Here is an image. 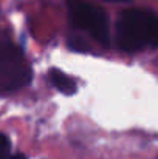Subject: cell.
<instances>
[{"label": "cell", "instance_id": "obj_6", "mask_svg": "<svg viewBox=\"0 0 158 159\" xmlns=\"http://www.w3.org/2000/svg\"><path fill=\"white\" fill-rule=\"evenodd\" d=\"M8 159H26L23 155H9V158Z\"/></svg>", "mask_w": 158, "mask_h": 159}, {"label": "cell", "instance_id": "obj_5", "mask_svg": "<svg viewBox=\"0 0 158 159\" xmlns=\"http://www.w3.org/2000/svg\"><path fill=\"white\" fill-rule=\"evenodd\" d=\"M9 141L5 134L0 133V159H8L9 158Z\"/></svg>", "mask_w": 158, "mask_h": 159}, {"label": "cell", "instance_id": "obj_4", "mask_svg": "<svg viewBox=\"0 0 158 159\" xmlns=\"http://www.w3.org/2000/svg\"><path fill=\"white\" fill-rule=\"evenodd\" d=\"M50 80H51L53 85H54L60 93H64V94H73V93L76 91V84H74V80H73L70 76H67L64 71H60V70L53 68L51 71H50Z\"/></svg>", "mask_w": 158, "mask_h": 159}, {"label": "cell", "instance_id": "obj_1", "mask_svg": "<svg viewBox=\"0 0 158 159\" xmlns=\"http://www.w3.org/2000/svg\"><path fill=\"white\" fill-rule=\"evenodd\" d=\"M118 43L124 51L158 48V14L149 9H126L118 19Z\"/></svg>", "mask_w": 158, "mask_h": 159}, {"label": "cell", "instance_id": "obj_7", "mask_svg": "<svg viewBox=\"0 0 158 159\" xmlns=\"http://www.w3.org/2000/svg\"><path fill=\"white\" fill-rule=\"evenodd\" d=\"M107 2H127V0H107Z\"/></svg>", "mask_w": 158, "mask_h": 159}, {"label": "cell", "instance_id": "obj_3", "mask_svg": "<svg viewBox=\"0 0 158 159\" xmlns=\"http://www.w3.org/2000/svg\"><path fill=\"white\" fill-rule=\"evenodd\" d=\"M68 11L74 26L87 31L96 42L108 43V20L99 6L84 0H70Z\"/></svg>", "mask_w": 158, "mask_h": 159}, {"label": "cell", "instance_id": "obj_2", "mask_svg": "<svg viewBox=\"0 0 158 159\" xmlns=\"http://www.w3.org/2000/svg\"><path fill=\"white\" fill-rule=\"evenodd\" d=\"M31 66L23 51L9 39H0V93L19 90L30 84Z\"/></svg>", "mask_w": 158, "mask_h": 159}]
</instances>
